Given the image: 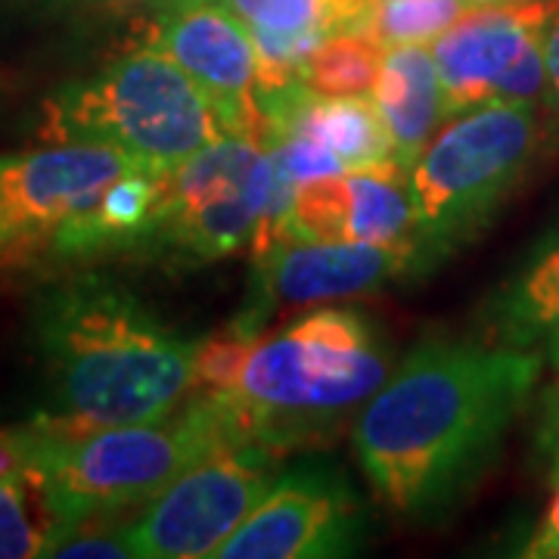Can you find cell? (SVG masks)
<instances>
[{"mask_svg":"<svg viewBox=\"0 0 559 559\" xmlns=\"http://www.w3.org/2000/svg\"><path fill=\"white\" fill-rule=\"evenodd\" d=\"M479 340L535 352L550 370H559V224L485 299Z\"/></svg>","mask_w":559,"mask_h":559,"instance_id":"15","label":"cell"},{"mask_svg":"<svg viewBox=\"0 0 559 559\" xmlns=\"http://www.w3.org/2000/svg\"><path fill=\"white\" fill-rule=\"evenodd\" d=\"M47 407L35 423L100 429L171 417L197 392L200 342L171 330L124 283L75 274L35 301Z\"/></svg>","mask_w":559,"mask_h":559,"instance_id":"2","label":"cell"},{"mask_svg":"<svg viewBox=\"0 0 559 559\" xmlns=\"http://www.w3.org/2000/svg\"><path fill=\"white\" fill-rule=\"evenodd\" d=\"M94 7L100 10H116V13H124V10H138V7H150V3H162V0H91Z\"/></svg>","mask_w":559,"mask_h":559,"instance_id":"26","label":"cell"},{"mask_svg":"<svg viewBox=\"0 0 559 559\" xmlns=\"http://www.w3.org/2000/svg\"><path fill=\"white\" fill-rule=\"evenodd\" d=\"M296 187L259 140L221 134L171 171L168 200L140 255L171 267H202L242 249L255 259L280 242Z\"/></svg>","mask_w":559,"mask_h":559,"instance_id":"7","label":"cell"},{"mask_svg":"<svg viewBox=\"0 0 559 559\" xmlns=\"http://www.w3.org/2000/svg\"><path fill=\"white\" fill-rule=\"evenodd\" d=\"M466 0H377L364 35L389 47L432 44L466 13Z\"/></svg>","mask_w":559,"mask_h":559,"instance_id":"21","label":"cell"},{"mask_svg":"<svg viewBox=\"0 0 559 559\" xmlns=\"http://www.w3.org/2000/svg\"><path fill=\"white\" fill-rule=\"evenodd\" d=\"M249 32L271 35H348L364 32L377 0H221Z\"/></svg>","mask_w":559,"mask_h":559,"instance_id":"19","label":"cell"},{"mask_svg":"<svg viewBox=\"0 0 559 559\" xmlns=\"http://www.w3.org/2000/svg\"><path fill=\"white\" fill-rule=\"evenodd\" d=\"M557 10L559 0L473 7L432 40L448 119L485 103L544 106V35Z\"/></svg>","mask_w":559,"mask_h":559,"instance_id":"10","label":"cell"},{"mask_svg":"<svg viewBox=\"0 0 559 559\" xmlns=\"http://www.w3.org/2000/svg\"><path fill=\"white\" fill-rule=\"evenodd\" d=\"M392 377L380 330L360 311L318 308L259 333L224 392H205L234 419L246 444L286 457L330 444Z\"/></svg>","mask_w":559,"mask_h":559,"instance_id":"3","label":"cell"},{"mask_svg":"<svg viewBox=\"0 0 559 559\" xmlns=\"http://www.w3.org/2000/svg\"><path fill=\"white\" fill-rule=\"evenodd\" d=\"M520 557L525 559H559V479L554 481V498L544 507L528 540L522 544Z\"/></svg>","mask_w":559,"mask_h":559,"instance_id":"23","label":"cell"},{"mask_svg":"<svg viewBox=\"0 0 559 559\" xmlns=\"http://www.w3.org/2000/svg\"><path fill=\"white\" fill-rule=\"evenodd\" d=\"M25 439L69 528L143 507L202 457L246 444L227 411L200 389L165 419L100 429L28 423Z\"/></svg>","mask_w":559,"mask_h":559,"instance_id":"4","label":"cell"},{"mask_svg":"<svg viewBox=\"0 0 559 559\" xmlns=\"http://www.w3.org/2000/svg\"><path fill=\"white\" fill-rule=\"evenodd\" d=\"M40 134L53 143L97 140L175 171L224 134L197 81L159 47L143 44L100 72L62 84L44 103Z\"/></svg>","mask_w":559,"mask_h":559,"instance_id":"5","label":"cell"},{"mask_svg":"<svg viewBox=\"0 0 559 559\" xmlns=\"http://www.w3.org/2000/svg\"><path fill=\"white\" fill-rule=\"evenodd\" d=\"M32 466L25 429H0V481L20 479Z\"/></svg>","mask_w":559,"mask_h":559,"instance_id":"24","label":"cell"},{"mask_svg":"<svg viewBox=\"0 0 559 559\" xmlns=\"http://www.w3.org/2000/svg\"><path fill=\"white\" fill-rule=\"evenodd\" d=\"M547 364L485 340H423L352 423L355 457L404 520L448 516L498 460Z\"/></svg>","mask_w":559,"mask_h":559,"instance_id":"1","label":"cell"},{"mask_svg":"<svg viewBox=\"0 0 559 559\" xmlns=\"http://www.w3.org/2000/svg\"><path fill=\"white\" fill-rule=\"evenodd\" d=\"M495 3H516V0H466V7H495Z\"/></svg>","mask_w":559,"mask_h":559,"instance_id":"28","label":"cell"},{"mask_svg":"<svg viewBox=\"0 0 559 559\" xmlns=\"http://www.w3.org/2000/svg\"><path fill=\"white\" fill-rule=\"evenodd\" d=\"M411 171L399 162L373 171H345L296 187L280 221V240L401 242L414 237Z\"/></svg>","mask_w":559,"mask_h":559,"instance_id":"14","label":"cell"},{"mask_svg":"<svg viewBox=\"0 0 559 559\" xmlns=\"http://www.w3.org/2000/svg\"><path fill=\"white\" fill-rule=\"evenodd\" d=\"M13 259H22V249L16 246V242L10 240L3 230H0V267L7 264V261H13Z\"/></svg>","mask_w":559,"mask_h":559,"instance_id":"27","label":"cell"},{"mask_svg":"<svg viewBox=\"0 0 559 559\" xmlns=\"http://www.w3.org/2000/svg\"><path fill=\"white\" fill-rule=\"evenodd\" d=\"M146 44L168 53L200 84L224 134L259 140V50L234 10L221 0H162Z\"/></svg>","mask_w":559,"mask_h":559,"instance_id":"13","label":"cell"},{"mask_svg":"<svg viewBox=\"0 0 559 559\" xmlns=\"http://www.w3.org/2000/svg\"><path fill=\"white\" fill-rule=\"evenodd\" d=\"M171 171L143 168L106 187L100 200L75 218L60 224L40 252L62 261L103 259V255H140L156 230L162 205L168 200Z\"/></svg>","mask_w":559,"mask_h":559,"instance_id":"16","label":"cell"},{"mask_svg":"<svg viewBox=\"0 0 559 559\" xmlns=\"http://www.w3.org/2000/svg\"><path fill=\"white\" fill-rule=\"evenodd\" d=\"M367 510L336 466L280 473L271 491L221 544L215 559H336L358 554Z\"/></svg>","mask_w":559,"mask_h":559,"instance_id":"11","label":"cell"},{"mask_svg":"<svg viewBox=\"0 0 559 559\" xmlns=\"http://www.w3.org/2000/svg\"><path fill=\"white\" fill-rule=\"evenodd\" d=\"M370 100L380 109L382 121L395 143V159L404 171H411L423 150L439 134L441 121L448 119L444 87H441L439 62L432 47L404 44L389 47L382 57V69Z\"/></svg>","mask_w":559,"mask_h":559,"instance_id":"17","label":"cell"},{"mask_svg":"<svg viewBox=\"0 0 559 559\" xmlns=\"http://www.w3.org/2000/svg\"><path fill=\"white\" fill-rule=\"evenodd\" d=\"M382 57L385 50L364 32L333 35L308 57L301 81L326 97H360L370 94Z\"/></svg>","mask_w":559,"mask_h":559,"instance_id":"20","label":"cell"},{"mask_svg":"<svg viewBox=\"0 0 559 559\" xmlns=\"http://www.w3.org/2000/svg\"><path fill=\"white\" fill-rule=\"evenodd\" d=\"M439 261L417 237L401 242L280 240L252 259L249 301L234 326L259 336L280 311L370 296L401 280L429 274Z\"/></svg>","mask_w":559,"mask_h":559,"instance_id":"9","label":"cell"},{"mask_svg":"<svg viewBox=\"0 0 559 559\" xmlns=\"http://www.w3.org/2000/svg\"><path fill=\"white\" fill-rule=\"evenodd\" d=\"M283 457L261 444H230L193 463L124 525L131 557L209 559L271 491Z\"/></svg>","mask_w":559,"mask_h":559,"instance_id":"8","label":"cell"},{"mask_svg":"<svg viewBox=\"0 0 559 559\" xmlns=\"http://www.w3.org/2000/svg\"><path fill=\"white\" fill-rule=\"evenodd\" d=\"M535 457H538L544 479H559V370L557 380L544 389L535 414Z\"/></svg>","mask_w":559,"mask_h":559,"instance_id":"22","label":"cell"},{"mask_svg":"<svg viewBox=\"0 0 559 559\" xmlns=\"http://www.w3.org/2000/svg\"><path fill=\"white\" fill-rule=\"evenodd\" d=\"M143 168L156 165L97 140H66L35 153L0 156V230L22 255L40 252L44 240L91 209L109 183Z\"/></svg>","mask_w":559,"mask_h":559,"instance_id":"12","label":"cell"},{"mask_svg":"<svg viewBox=\"0 0 559 559\" xmlns=\"http://www.w3.org/2000/svg\"><path fill=\"white\" fill-rule=\"evenodd\" d=\"M69 532L40 473L0 481V559L50 557Z\"/></svg>","mask_w":559,"mask_h":559,"instance_id":"18","label":"cell"},{"mask_svg":"<svg viewBox=\"0 0 559 559\" xmlns=\"http://www.w3.org/2000/svg\"><path fill=\"white\" fill-rule=\"evenodd\" d=\"M544 146L540 106L485 103L460 112L411 168L414 237L439 259L476 240Z\"/></svg>","mask_w":559,"mask_h":559,"instance_id":"6","label":"cell"},{"mask_svg":"<svg viewBox=\"0 0 559 559\" xmlns=\"http://www.w3.org/2000/svg\"><path fill=\"white\" fill-rule=\"evenodd\" d=\"M544 75H547V87H544L540 109H547L554 119H559V10L544 35Z\"/></svg>","mask_w":559,"mask_h":559,"instance_id":"25","label":"cell"}]
</instances>
